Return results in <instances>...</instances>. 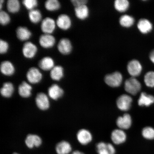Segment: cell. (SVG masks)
I'll use <instances>...</instances> for the list:
<instances>
[{"mask_svg":"<svg viewBox=\"0 0 154 154\" xmlns=\"http://www.w3.org/2000/svg\"><path fill=\"white\" fill-rule=\"evenodd\" d=\"M125 89L128 93L136 95L141 88V85L138 80L134 77L127 79L125 82Z\"/></svg>","mask_w":154,"mask_h":154,"instance_id":"obj_1","label":"cell"},{"mask_svg":"<svg viewBox=\"0 0 154 154\" xmlns=\"http://www.w3.org/2000/svg\"><path fill=\"white\" fill-rule=\"evenodd\" d=\"M122 74L120 72H117L106 75L104 79L106 83L108 85L113 88L120 86L122 84Z\"/></svg>","mask_w":154,"mask_h":154,"instance_id":"obj_2","label":"cell"},{"mask_svg":"<svg viewBox=\"0 0 154 154\" xmlns=\"http://www.w3.org/2000/svg\"><path fill=\"white\" fill-rule=\"evenodd\" d=\"M28 82L32 84H36L42 80L43 75L38 69L35 67H31L29 69L26 74Z\"/></svg>","mask_w":154,"mask_h":154,"instance_id":"obj_3","label":"cell"},{"mask_svg":"<svg viewBox=\"0 0 154 154\" xmlns=\"http://www.w3.org/2000/svg\"><path fill=\"white\" fill-rule=\"evenodd\" d=\"M132 101V98L130 96L123 94L119 96L117 100V106L121 111H128L130 108Z\"/></svg>","mask_w":154,"mask_h":154,"instance_id":"obj_4","label":"cell"},{"mask_svg":"<svg viewBox=\"0 0 154 154\" xmlns=\"http://www.w3.org/2000/svg\"><path fill=\"white\" fill-rule=\"evenodd\" d=\"M35 101L36 106L40 110L45 111L49 108L50 105L49 98L43 92H39L37 94Z\"/></svg>","mask_w":154,"mask_h":154,"instance_id":"obj_5","label":"cell"},{"mask_svg":"<svg viewBox=\"0 0 154 154\" xmlns=\"http://www.w3.org/2000/svg\"><path fill=\"white\" fill-rule=\"evenodd\" d=\"M128 72L132 77L139 76L142 70L141 63L136 60H133L129 62L127 66Z\"/></svg>","mask_w":154,"mask_h":154,"instance_id":"obj_6","label":"cell"},{"mask_svg":"<svg viewBox=\"0 0 154 154\" xmlns=\"http://www.w3.org/2000/svg\"><path fill=\"white\" fill-rule=\"evenodd\" d=\"M38 51L36 46L31 42H26L23 46L22 53L24 56L27 59H32L35 56Z\"/></svg>","mask_w":154,"mask_h":154,"instance_id":"obj_7","label":"cell"},{"mask_svg":"<svg viewBox=\"0 0 154 154\" xmlns=\"http://www.w3.org/2000/svg\"><path fill=\"white\" fill-rule=\"evenodd\" d=\"M56 23L53 19L50 17L44 19L42 22L41 29L44 34H51L54 31Z\"/></svg>","mask_w":154,"mask_h":154,"instance_id":"obj_8","label":"cell"},{"mask_svg":"<svg viewBox=\"0 0 154 154\" xmlns=\"http://www.w3.org/2000/svg\"><path fill=\"white\" fill-rule=\"evenodd\" d=\"M55 37L51 34L42 35L39 38L40 45L45 49L52 48L55 45Z\"/></svg>","mask_w":154,"mask_h":154,"instance_id":"obj_9","label":"cell"},{"mask_svg":"<svg viewBox=\"0 0 154 154\" xmlns=\"http://www.w3.org/2000/svg\"><path fill=\"white\" fill-rule=\"evenodd\" d=\"M57 49L59 52L63 55H68L72 51V45L68 38H61L57 45Z\"/></svg>","mask_w":154,"mask_h":154,"instance_id":"obj_10","label":"cell"},{"mask_svg":"<svg viewBox=\"0 0 154 154\" xmlns=\"http://www.w3.org/2000/svg\"><path fill=\"white\" fill-rule=\"evenodd\" d=\"M96 150L98 154H115L116 149L112 144L100 142L96 145Z\"/></svg>","mask_w":154,"mask_h":154,"instance_id":"obj_11","label":"cell"},{"mask_svg":"<svg viewBox=\"0 0 154 154\" xmlns=\"http://www.w3.org/2000/svg\"><path fill=\"white\" fill-rule=\"evenodd\" d=\"M72 20L68 15L61 14L58 17L56 24L61 29L66 30L69 29L72 26Z\"/></svg>","mask_w":154,"mask_h":154,"instance_id":"obj_12","label":"cell"},{"mask_svg":"<svg viewBox=\"0 0 154 154\" xmlns=\"http://www.w3.org/2000/svg\"><path fill=\"white\" fill-rule=\"evenodd\" d=\"M132 120L131 116L125 113L122 116L119 117L116 121L117 126L121 130H127L131 126Z\"/></svg>","mask_w":154,"mask_h":154,"instance_id":"obj_13","label":"cell"},{"mask_svg":"<svg viewBox=\"0 0 154 154\" xmlns=\"http://www.w3.org/2000/svg\"><path fill=\"white\" fill-rule=\"evenodd\" d=\"M77 138L81 144L85 145L92 141V137L91 133L89 131L82 129L77 133Z\"/></svg>","mask_w":154,"mask_h":154,"instance_id":"obj_14","label":"cell"},{"mask_svg":"<svg viewBox=\"0 0 154 154\" xmlns=\"http://www.w3.org/2000/svg\"><path fill=\"white\" fill-rule=\"evenodd\" d=\"M48 93L51 99L57 100L62 97L64 94V91L58 85L54 84L48 88Z\"/></svg>","mask_w":154,"mask_h":154,"instance_id":"obj_15","label":"cell"},{"mask_svg":"<svg viewBox=\"0 0 154 154\" xmlns=\"http://www.w3.org/2000/svg\"><path fill=\"white\" fill-rule=\"evenodd\" d=\"M126 134L122 130L116 129L112 132L111 138L113 143L116 144H120L124 143L126 140Z\"/></svg>","mask_w":154,"mask_h":154,"instance_id":"obj_16","label":"cell"},{"mask_svg":"<svg viewBox=\"0 0 154 154\" xmlns=\"http://www.w3.org/2000/svg\"><path fill=\"white\" fill-rule=\"evenodd\" d=\"M42 142L41 138L36 134H28L25 140V143L29 149H32L34 147H39Z\"/></svg>","mask_w":154,"mask_h":154,"instance_id":"obj_17","label":"cell"},{"mask_svg":"<svg viewBox=\"0 0 154 154\" xmlns=\"http://www.w3.org/2000/svg\"><path fill=\"white\" fill-rule=\"evenodd\" d=\"M0 70L2 74L7 76L12 75L15 72L14 65L9 61H4L1 63Z\"/></svg>","mask_w":154,"mask_h":154,"instance_id":"obj_18","label":"cell"},{"mask_svg":"<svg viewBox=\"0 0 154 154\" xmlns=\"http://www.w3.org/2000/svg\"><path fill=\"white\" fill-rule=\"evenodd\" d=\"M137 28L142 34H147L151 31L153 29V25L148 19H141L138 21Z\"/></svg>","mask_w":154,"mask_h":154,"instance_id":"obj_19","label":"cell"},{"mask_svg":"<svg viewBox=\"0 0 154 154\" xmlns=\"http://www.w3.org/2000/svg\"><path fill=\"white\" fill-rule=\"evenodd\" d=\"M32 87L26 82H23L18 87V93L21 97L27 98L32 95Z\"/></svg>","mask_w":154,"mask_h":154,"instance_id":"obj_20","label":"cell"},{"mask_svg":"<svg viewBox=\"0 0 154 154\" xmlns=\"http://www.w3.org/2000/svg\"><path fill=\"white\" fill-rule=\"evenodd\" d=\"M138 104L141 106L149 107L154 103V96L143 92L140 94L138 101Z\"/></svg>","mask_w":154,"mask_h":154,"instance_id":"obj_21","label":"cell"},{"mask_svg":"<svg viewBox=\"0 0 154 154\" xmlns=\"http://www.w3.org/2000/svg\"><path fill=\"white\" fill-rule=\"evenodd\" d=\"M55 150L57 154H68L72 151V147L69 142L62 140L57 144Z\"/></svg>","mask_w":154,"mask_h":154,"instance_id":"obj_22","label":"cell"},{"mask_svg":"<svg viewBox=\"0 0 154 154\" xmlns=\"http://www.w3.org/2000/svg\"><path fill=\"white\" fill-rule=\"evenodd\" d=\"M40 68L44 71L51 70L54 67V61L51 57H47L42 58L38 63Z\"/></svg>","mask_w":154,"mask_h":154,"instance_id":"obj_23","label":"cell"},{"mask_svg":"<svg viewBox=\"0 0 154 154\" xmlns=\"http://www.w3.org/2000/svg\"><path fill=\"white\" fill-rule=\"evenodd\" d=\"M14 91V85L10 82H5L1 89V94L3 97L9 98L12 96Z\"/></svg>","mask_w":154,"mask_h":154,"instance_id":"obj_24","label":"cell"},{"mask_svg":"<svg viewBox=\"0 0 154 154\" xmlns=\"http://www.w3.org/2000/svg\"><path fill=\"white\" fill-rule=\"evenodd\" d=\"M17 38L21 41H26L32 35L31 32L24 26H19L16 30Z\"/></svg>","mask_w":154,"mask_h":154,"instance_id":"obj_25","label":"cell"},{"mask_svg":"<svg viewBox=\"0 0 154 154\" xmlns=\"http://www.w3.org/2000/svg\"><path fill=\"white\" fill-rule=\"evenodd\" d=\"M63 67L59 65L55 66L50 72V76L52 79L58 81L62 79L64 75Z\"/></svg>","mask_w":154,"mask_h":154,"instance_id":"obj_26","label":"cell"},{"mask_svg":"<svg viewBox=\"0 0 154 154\" xmlns=\"http://www.w3.org/2000/svg\"><path fill=\"white\" fill-rule=\"evenodd\" d=\"M76 16L81 20H84L87 18L89 15V9L86 5L75 8Z\"/></svg>","mask_w":154,"mask_h":154,"instance_id":"obj_27","label":"cell"},{"mask_svg":"<svg viewBox=\"0 0 154 154\" xmlns=\"http://www.w3.org/2000/svg\"><path fill=\"white\" fill-rule=\"evenodd\" d=\"M29 20L34 24H37L41 21L42 15L41 12L38 10L34 9L29 11L28 14Z\"/></svg>","mask_w":154,"mask_h":154,"instance_id":"obj_28","label":"cell"},{"mask_svg":"<svg viewBox=\"0 0 154 154\" xmlns=\"http://www.w3.org/2000/svg\"><path fill=\"white\" fill-rule=\"evenodd\" d=\"M7 7L9 12L16 13L20 10V4L18 0H8L7 3Z\"/></svg>","mask_w":154,"mask_h":154,"instance_id":"obj_29","label":"cell"},{"mask_svg":"<svg viewBox=\"0 0 154 154\" xmlns=\"http://www.w3.org/2000/svg\"><path fill=\"white\" fill-rule=\"evenodd\" d=\"M129 5V2L127 0H116L114 3L115 9L120 12L126 11L128 9Z\"/></svg>","mask_w":154,"mask_h":154,"instance_id":"obj_30","label":"cell"},{"mask_svg":"<svg viewBox=\"0 0 154 154\" xmlns=\"http://www.w3.org/2000/svg\"><path fill=\"white\" fill-rule=\"evenodd\" d=\"M134 22V19L129 15H123L120 19V24L124 27H130L133 25Z\"/></svg>","mask_w":154,"mask_h":154,"instance_id":"obj_31","label":"cell"},{"mask_svg":"<svg viewBox=\"0 0 154 154\" xmlns=\"http://www.w3.org/2000/svg\"><path fill=\"white\" fill-rule=\"evenodd\" d=\"M45 7L48 11H56L60 8V4L57 0H48L45 3Z\"/></svg>","mask_w":154,"mask_h":154,"instance_id":"obj_32","label":"cell"},{"mask_svg":"<svg viewBox=\"0 0 154 154\" xmlns=\"http://www.w3.org/2000/svg\"><path fill=\"white\" fill-rule=\"evenodd\" d=\"M144 82L148 87L154 88V72L150 71L145 74L144 76Z\"/></svg>","mask_w":154,"mask_h":154,"instance_id":"obj_33","label":"cell"},{"mask_svg":"<svg viewBox=\"0 0 154 154\" xmlns=\"http://www.w3.org/2000/svg\"><path fill=\"white\" fill-rule=\"evenodd\" d=\"M142 134L146 139L154 140V128L151 127H146L142 130Z\"/></svg>","mask_w":154,"mask_h":154,"instance_id":"obj_34","label":"cell"},{"mask_svg":"<svg viewBox=\"0 0 154 154\" xmlns=\"http://www.w3.org/2000/svg\"><path fill=\"white\" fill-rule=\"evenodd\" d=\"M22 3L26 8L30 11L34 9L38 4L37 0H24Z\"/></svg>","mask_w":154,"mask_h":154,"instance_id":"obj_35","label":"cell"},{"mask_svg":"<svg viewBox=\"0 0 154 154\" xmlns=\"http://www.w3.org/2000/svg\"><path fill=\"white\" fill-rule=\"evenodd\" d=\"M11 20L10 17L5 11H1L0 12V23L5 26L9 23Z\"/></svg>","mask_w":154,"mask_h":154,"instance_id":"obj_36","label":"cell"},{"mask_svg":"<svg viewBox=\"0 0 154 154\" xmlns=\"http://www.w3.org/2000/svg\"><path fill=\"white\" fill-rule=\"evenodd\" d=\"M9 48L8 44L5 40H0V53L4 54L6 53Z\"/></svg>","mask_w":154,"mask_h":154,"instance_id":"obj_37","label":"cell"},{"mask_svg":"<svg viewBox=\"0 0 154 154\" xmlns=\"http://www.w3.org/2000/svg\"><path fill=\"white\" fill-rule=\"evenodd\" d=\"M71 2L75 8L86 5L88 2V1H86V0H72L71 1Z\"/></svg>","mask_w":154,"mask_h":154,"instance_id":"obj_38","label":"cell"},{"mask_svg":"<svg viewBox=\"0 0 154 154\" xmlns=\"http://www.w3.org/2000/svg\"><path fill=\"white\" fill-rule=\"evenodd\" d=\"M149 57L150 60L154 64V49L150 53Z\"/></svg>","mask_w":154,"mask_h":154,"instance_id":"obj_39","label":"cell"},{"mask_svg":"<svg viewBox=\"0 0 154 154\" xmlns=\"http://www.w3.org/2000/svg\"><path fill=\"white\" fill-rule=\"evenodd\" d=\"M72 154H85L84 153H83L82 152L79 151H75L74 152H73L72 153Z\"/></svg>","mask_w":154,"mask_h":154,"instance_id":"obj_40","label":"cell"},{"mask_svg":"<svg viewBox=\"0 0 154 154\" xmlns=\"http://www.w3.org/2000/svg\"><path fill=\"white\" fill-rule=\"evenodd\" d=\"M4 2V0H1L0 1V9H1H1H2V4Z\"/></svg>","mask_w":154,"mask_h":154,"instance_id":"obj_41","label":"cell"},{"mask_svg":"<svg viewBox=\"0 0 154 154\" xmlns=\"http://www.w3.org/2000/svg\"><path fill=\"white\" fill-rule=\"evenodd\" d=\"M13 154H19L17 153H13Z\"/></svg>","mask_w":154,"mask_h":154,"instance_id":"obj_42","label":"cell"}]
</instances>
